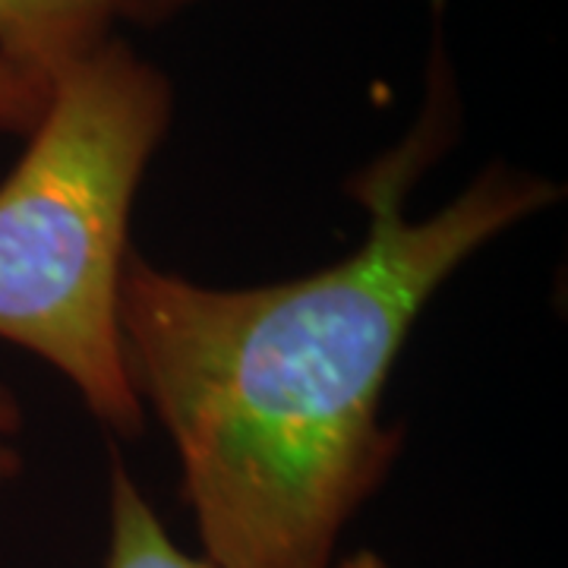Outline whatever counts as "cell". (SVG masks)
Listing matches in <instances>:
<instances>
[{
	"instance_id": "obj_1",
	"label": "cell",
	"mask_w": 568,
	"mask_h": 568,
	"mask_svg": "<svg viewBox=\"0 0 568 568\" xmlns=\"http://www.w3.org/2000/svg\"><path fill=\"white\" fill-rule=\"evenodd\" d=\"M420 140L424 126L357 181L364 244L313 275L215 287L126 256V369L178 448L215 568H332L402 446L383 426V392L420 310L470 253L559 196L499 164L410 219Z\"/></svg>"
},
{
	"instance_id": "obj_2",
	"label": "cell",
	"mask_w": 568,
	"mask_h": 568,
	"mask_svg": "<svg viewBox=\"0 0 568 568\" xmlns=\"http://www.w3.org/2000/svg\"><path fill=\"white\" fill-rule=\"evenodd\" d=\"M168 121L164 73L111 36L58 77L0 183V338L54 366L121 436L145 424L121 338L126 231Z\"/></svg>"
},
{
	"instance_id": "obj_3",
	"label": "cell",
	"mask_w": 568,
	"mask_h": 568,
	"mask_svg": "<svg viewBox=\"0 0 568 568\" xmlns=\"http://www.w3.org/2000/svg\"><path fill=\"white\" fill-rule=\"evenodd\" d=\"M104 0H0V61L48 95L61 73L111 39Z\"/></svg>"
},
{
	"instance_id": "obj_4",
	"label": "cell",
	"mask_w": 568,
	"mask_h": 568,
	"mask_svg": "<svg viewBox=\"0 0 568 568\" xmlns=\"http://www.w3.org/2000/svg\"><path fill=\"white\" fill-rule=\"evenodd\" d=\"M102 568H215L183 552L164 530L159 511L136 487L133 474L114 462L108 499V552Z\"/></svg>"
},
{
	"instance_id": "obj_5",
	"label": "cell",
	"mask_w": 568,
	"mask_h": 568,
	"mask_svg": "<svg viewBox=\"0 0 568 568\" xmlns=\"http://www.w3.org/2000/svg\"><path fill=\"white\" fill-rule=\"evenodd\" d=\"M48 95L39 85L20 77L10 63L0 61V130L29 133L41 118Z\"/></svg>"
},
{
	"instance_id": "obj_6",
	"label": "cell",
	"mask_w": 568,
	"mask_h": 568,
	"mask_svg": "<svg viewBox=\"0 0 568 568\" xmlns=\"http://www.w3.org/2000/svg\"><path fill=\"white\" fill-rule=\"evenodd\" d=\"M20 433H22L20 402H17V395L3 386V379H0V487H3L7 480H13L22 465Z\"/></svg>"
},
{
	"instance_id": "obj_7",
	"label": "cell",
	"mask_w": 568,
	"mask_h": 568,
	"mask_svg": "<svg viewBox=\"0 0 568 568\" xmlns=\"http://www.w3.org/2000/svg\"><path fill=\"white\" fill-rule=\"evenodd\" d=\"M104 3L111 7L114 17H142V20H149V17H162L168 10L181 7L183 0H104Z\"/></svg>"
},
{
	"instance_id": "obj_8",
	"label": "cell",
	"mask_w": 568,
	"mask_h": 568,
	"mask_svg": "<svg viewBox=\"0 0 568 568\" xmlns=\"http://www.w3.org/2000/svg\"><path fill=\"white\" fill-rule=\"evenodd\" d=\"M342 568H386V566H383V562H379L376 556H369V552H361L357 559H347Z\"/></svg>"
}]
</instances>
